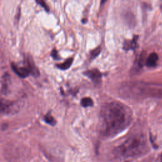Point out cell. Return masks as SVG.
I'll use <instances>...</instances> for the list:
<instances>
[{
    "mask_svg": "<svg viewBox=\"0 0 162 162\" xmlns=\"http://www.w3.org/2000/svg\"><path fill=\"white\" fill-rule=\"evenodd\" d=\"M132 119L129 108L119 101L104 103L101 108L100 134L104 138H111L128 127Z\"/></svg>",
    "mask_w": 162,
    "mask_h": 162,
    "instance_id": "1",
    "label": "cell"
},
{
    "mask_svg": "<svg viewBox=\"0 0 162 162\" xmlns=\"http://www.w3.org/2000/svg\"><path fill=\"white\" fill-rule=\"evenodd\" d=\"M121 97L139 100L146 98H161L162 84L142 82H125L120 89Z\"/></svg>",
    "mask_w": 162,
    "mask_h": 162,
    "instance_id": "2",
    "label": "cell"
},
{
    "mask_svg": "<svg viewBox=\"0 0 162 162\" xmlns=\"http://www.w3.org/2000/svg\"><path fill=\"white\" fill-rule=\"evenodd\" d=\"M147 148V142L142 134H137L128 139L115 150L117 156L129 158L143 153Z\"/></svg>",
    "mask_w": 162,
    "mask_h": 162,
    "instance_id": "3",
    "label": "cell"
},
{
    "mask_svg": "<svg viewBox=\"0 0 162 162\" xmlns=\"http://www.w3.org/2000/svg\"><path fill=\"white\" fill-rule=\"evenodd\" d=\"M19 109H20V106L15 101L1 100V112L2 113L6 115L15 113L18 112Z\"/></svg>",
    "mask_w": 162,
    "mask_h": 162,
    "instance_id": "4",
    "label": "cell"
},
{
    "mask_svg": "<svg viewBox=\"0 0 162 162\" xmlns=\"http://www.w3.org/2000/svg\"><path fill=\"white\" fill-rule=\"evenodd\" d=\"M12 68L15 74L22 78H25L28 77L29 74H31L29 67L26 63H25L24 66H19L15 63H12Z\"/></svg>",
    "mask_w": 162,
    "mask_h": 162,
    "instance_id": "5",
    "label": "cell"
},
{
    "mask_svg": "<svg viewBox=\"0 0 162 162\" xmlns=\"http://www.w3.org/2000/svg\"><path fill=\"white\" fill-rule=\"evenodd\" d=\"M84 75L89 78L94 83H100L101 81L102 75L98 69H92L84 72Z\"/></svg>",
    "mask_w": 162,
    "mask_h": 162,
    "instance_id": "6",
    "label": "cell"
},
{
    "mask_svg": "<svg viewBox=\"0 0 162 162\" xmlns=\"http://www.w3.org/2000/svg\"><path fill=\"white\" fill-rule=\"evenodd\" d=\"M158 60V56L156 53H151L146 60V65L148 67H155L157 65Z\"/></svg>",
    "mask_w": 162,
    "mask_h": 162,
    "instance_id": "7",
    "label": "cell"
},
{
    "mask_svg": "<svg viewBox=\"0 0 162 162\" xmlns=\"http://www.w3.org/2000/svg\"><path fill=\"white\" fill-rule=\"evenodd\" d=\"M138 36H134L132 40H126L123 43V49L126 51L135 49L138 46Z\"/></svg>",
    "mask_w": 162,
    "mask_h": 162,
    "instance_id": "8",
    "label": "cell"
},
{
    "mask_svg": "<svg viewBox=\"0 0 162 162\" xmlns=\"http://www.w3.org/2000/svg\"><path fill=\"white\" fill-rule=\"evenodd\" d=\"M73 60H74V59L72 58H70L65 60V62L61 63V64L56 65V66L58 68L62 70H67L70 67V66L72 65L73 63Z\"/></svg>",
    "mask_w": 162,
    "mask_h": 162,
    "instance_id": "9",
    "label": "cell"
},
{
    "mask_svg": "<svg viewBox=\"0 0 162 162\" xmlns=\"http://www.w3.org/2000/svg\"><path fill=\"white\" fill-rule=\"evenodd\" d=\"M8 81H9L8 75H3L1 81V93L3 94H6L8 90Z\"/></svg>",
    "mask_w": 162,
    "mask_h": 162,
    "instance_id": "10",
    "label": "cell"
},
{
    "mask_svg": "<svg viewBox=\"0 0 162 162\" xmlns=\"http://www.w3.org/2000/svg\"><path fill=\"white\" fill-rule=\"evenodd\" d=\"M81 105L83 107H89L93 105V101L90 98H84L81 101Z\"/></svg>",
    "mask_w": 162,
    "mask_h": 162,
    "instance_id": "11",
    "label": "cell"
},
{
    "mask_svg": "<svg viewBox=\"0 0 162 162\" xmlns=\"http://www.w3.org/2000/svg\"><path fill=\"white\" fill-rule=\"evenodd\" d=\"M44 121L51 125H55L56 123V120L49 114H47V115L44 117Z\"/></svg>",
    "mask_w": 162,
    "mask_h": 162,
    "instance_id": "12",
    "label": "cell"
},
{
    "mask_svg": "<svg viewBox=\"0 0 162 162\" xmlns=\"http://www.w3.org/2000/svg\"><path fill=\"white\" fill-rule=\"evenodd\" d=\"M101 52V47H98L96 48H95L94 49L92 50L90 53V57L91 59H94L96 58L98 55H99V54Z\"/></svg>",
    "mask_w": 162,
    "mask_h": 162,
    "instance_id": "13",
    "label": "cell"
},
{
    "mask_svg": "<svg viewBox=\"0 0 162 162\" xmlns=\"http://www.w3.org/2000/svg\"><path fill=\"white\" fill-rule=\"evenodd\" d=\"M145 56H146V53L143 52L142 53H141V55L140 56V58H139V66L140 67H142L143 66V65L144 64V63H146V61H145Z\"/></svg>",
    "mask_w": 162,
    "mask_h": 162,
    "instance_id": "14",
    "label": "cell"
},
{
    "mask_svg": "<svg viewBox=\"0 0 162 162\" xmlns=\"http://www.w3.org/2000/svg\"><path fill=\"white\" fill-rule=\"evenodd\" d=\"M36 2L38 3V4H39V5H41V6H42L43 7L46 9V11H47V12L49 11V8L48 7V6L47 5V4H46L45 2L43 1H37Z\"/></svg>",
    "mask_w": 162,
    "mask_h": 162,
    "instance_id": "15",
    "label": "cell"
},
{
    "mask_svg": "<svg viewBox=\"0 0 162 162\" xmlns=\"http://www.w3.org/2000/svg\"><path fill=\"white\" fill-rule=\"evenodd\" d=\"M52 56L54 59L55 60H59L60 59V57L58 55V52H57V51L55 49H53V52L52 53Z\"/></svg>",
    "mask_w": 162,
    "mask_h": 162,
    "instance_id": "16",
    "label": "cell"
}]
</instances>
